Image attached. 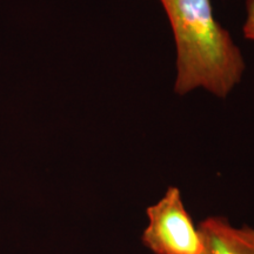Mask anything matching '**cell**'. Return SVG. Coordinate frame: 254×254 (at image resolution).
Wrapping results in <instances>:
<instances>
[{"mask_svg": "<svg viewBox=\"0 0 254 254\" xmlns=\"http://www.w3.org/2000/svg\"><path fill=\"white\" fill-rule=\"evenodd\" d=\"M243 32L246 39L254 43V0H246V20Z\"/></svg>", "mask_w": 254, "mask_h": 254, "instance_id": "277c9868", "label": "cell"}, {"mask_svg": "<svg viewBox=\"0 0 254 254\" xmlns=\"http://www.w3.org/2000/svg\"><path fill=\"white\" fill-rule=\"evenodd\" d=\"M201 254H254V227H234L225 217H208L200 222Z\"/></svg>", "mask_w": 254, "mask_h": 254, "instance_id": "3957f363", "label": "cell"}, {"mask_svg": "<svg viewBox=\"0 0 254 254\" xmlns=\"http://www.w3.org/2000/svg\"><path fill=\"white\" fill-rule=\"evenodd\" d=\"M146 214L148 225L141 240L154 254L202 253L198 226L187 212L178 187H168L163 198L146 209Z\"/></svg>", "mask_w": 254, "mask_h": 254, "instance_id": "7a4b0ae2", "label": "cell"}, {"mask_svg": "<svg viewBox=\"0 0 254 254\" xmlns=\"http://www.w3.org/2000/svg\"><path fill=\"white\" fill-rule=\"evenodd\" d=\"M166 12L177 50L173 90L185 95L201 88L225 99L243 79L239 47L214 18L211 0H159Z\"/></svg>", "mask_w": 254, "mask_h": 254, "instance_id": "6da1fadb", "label": "cell"}]
</instances>
